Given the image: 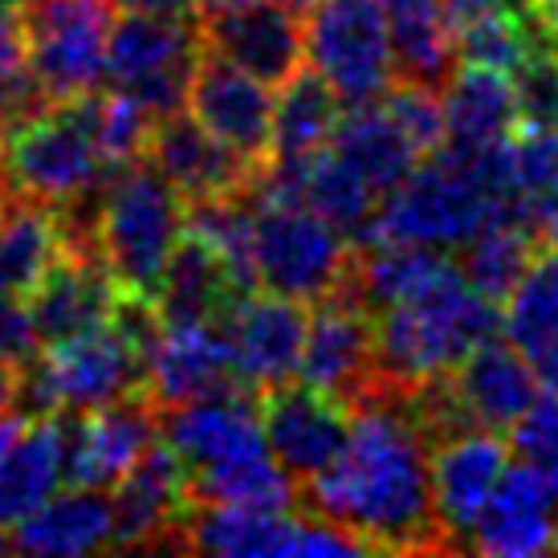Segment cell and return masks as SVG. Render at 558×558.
<instances>
[{
    "mask_svg": "<svg viewBox=\"0 0 558 558\" xmlns=\"http://www.w3.org/2000/svg\"><path fill=\"white\" fill-rule=\"evenodd\" d=\"M513 184L518 201L558 180V126H518L513 131Z\"/></svg>",
    "mask_w": 558,
    "mask_h": 558,
    "instance_id": "cell-41",
    "label": "cell"
},
{
    "mask_svg": "<svg viewBox=\"0 0 558 558\" xmlns=\"http://www.w3.org/2000/svg\"><path fill=\"white\" fill-rule=\"evenodd\" d=\"M265 445L298 485L330 469L347 449L351 436V408L311 384H278L257 396Z\"/></svg>",
    "mask_w": 558,
    "mask_h": 558,
    "instance_id": "cell-12",
    "label": "cell"
},
{
    "mask_svg": "<svg viewBox=\"0 0 558 558\" xmlns=\"http://www.w3.org/2000/svg\"><path fill=\"white\" fill-rule=\"evenodd\" d=\"M530 9L538 16V25H543L546 49L558 58V0H530Z\"/></svg>",
    "mask_w": 558,
    "mask_h": 558,
    "instance_id": "cell-48",
    "label": "cell"
},
{
    "mask_svg": "<svg viewBox=\"0 0 558 558\" xmlns=\"http://www.w3.org/2000/svg\"><path fill=\"white\" fill-rule=\"evenodd\" d=\"M13 550L21 555H94L114 546V510L102 489L74 485L70 494L41 501L37 510L16 522Z\"/></svg>",
    "mask_w": 558,
    "mask_h": 558,
    "instance_id": "cell-28",
    "label": "cell"
},
{
    "mask_svg": "<svg viewBox=\"0 0 558 558\" xmlns=\"http://www.w3.org/2000/svg\"><path fill=\"white\" fill-rule=\"evenodd\" d=\"M143 159L187 204L248 192L253 175H257V163L236 156L229 143H220L208 126H201L184 110L151 119V131H147V143H143Z\"/></svg>",
    "mask_w": 558,
    "mask_h": 558,
    "instance_id": "cell-16",
    "label": "cell"
},
{
    "mask_svg": "<svg viewBox=\"0 0 558 558\" xmlns=\"http://www.w3.org/2000/svg\"><path fill=\"white\" fill-rule=\"evenodd\" d=\"M538 241L530 236V229L522 220H497L489 229H481L461 253V269H465L469 286L489 302H506L513 294V286L522 281V274L530 269V262L538 257Z\"/></svg>",
    "mask_w": 558,
    "mask_h": 558,
    "instance_id": "cell-35",
    "label": "cell"
},
{
    "mask_svg": "<svg viewBox=\"0 0 558 558\" xmlns=\"http://www.w3.org/2000/svg\"><path fill=\"white\" fill-rule=\"evenodd\" d=\"M119 298H123V286L94 248L65 245V253L49 265V274L33 286L25 302L37 326V342L53 347V342L110 326Z\"/></svg>",
    "mask_w": 558,
    "mask_h": 558,
    "instance_id": "cell-17",
    "label": "cell"
},
{
    "mask_svg": "<svg viewBox=\"0 0 558 558\" xmlns=\"http://www.w3.org/2000/svg\"><path fill=\"white\" fill-rule=\"evenodd\" d=\"M518 220L530 229V236L543 248H558V180L546 187H534L518 201Z\"/></svg>",
    "mask_w": 558,
    "mask_h": 558,
    "instance_id": "cell-44",
    "label": "cell"
},
{
    "mask_svg": "<svg viewBox=\"0 0 558 558\" xmlns=\"http://www.w3.org/2000/svg\"><path fill=\"white\" fill-rule=\"evenodd\" d=\"M342 114V98L335 86L314 70L298 65L278 86L274 98V156L269 159H306L323 151Z\"/></svg>",
    "mask_w": 558,
    "mask_h": 558,
    "instance_id": "cell-32",
    "label": "cell"
},
{
    "mask_svg": "<svg viewBox=\"0 0 558 558\" xmlns=\"http://www.w3.org/2000/svg\"><path fill=\"white\" fill-rule=\"evenodd\" d=\"M298 375L302 384L355 408L375 384V314L342 294L314 302Z\"/></svg>",
    "mask_w": 558,
    "mask_h": 558,
    "instance_id": "cell-15",
    "label": "cell"
},
{
    "mask_svg": "<svg viewBox=\"0 0 558 558\" xmlns=\"http://www.w3.org/2000/svg\"><path fill=\"white\" fill-rule=\"evenodd\" d=\"M4 550H13V546H9V534H4V526H0V555H4Z\"/></svg>",
    "mask_w": 558,
    "mask_h": 558,
    "instance_id": "cell-53",
    "label": "cell"
},
{
    "mask_svg": "<svg viewBox=\"0 0 558 558\" xmlns=\"http://www.w3.org/2000/svg\"><path fill=\"white\" fill-rule=\"evenodd\" d=\"M21 428H25V416H21V412H9V416H0V457H4V449L13 445L16 436H21Z\"/></svg>",
    "mask_w": 558,
    "mask_h": 558,
    "instance_id": "cell-50",
    "label": "cell"
},
{
    "mask_svg": "<svg viewBox=\"0 0 558 558\" xmlns=\"http://www.w3.org/2000/svg\"><path fill=\"white\" fill-rule=\"evenodd\" d=\"M90 119H94V140H98V151L107 163L123 168L131 159H143V143H147V131H151V114L143 102H135L126 90L107 94L90 90Z\"/></svg>",
    "mask_w": 558,
    "mask_h": 558,
    "instance_id": "cell-38",
    "label": "cell"
},
{
    "mask_svg": "<svg viewBox=\"0 0 558 558\" xmlns=\"http://www.w3.org/2000/svg\"><path fill=\"white\" fill-rule=\"evenodd\" d=\"M555 550H558V538H555Z\"/></svg>",
    "mask_w": 558,
    "mask_h": 558,
    "instance_id": "cell-54",
    "label": "cell"
},
{
    "mask_svg": "<svg viewBox=\"0 0 558 558\" xmlns=\"http://www.w3.org/2000/svg\"><path fill=\"white\" fill-rule=\"evenodd\" d=\"M473 550L494 558H530L555 550L558 538V494L534 465H506L473 526Z\"/></svg>",
    "mask_w": 558,
    "mask_h": 558,
    "instance_id": "cell-20",
    "label": "cell"
},
{
    "mask_svg": "<svg viewBox=\"0 0 558 558\" xmlns=\"http://www.w3.org/2000/svg\"><path fill=\"white\" fill-rule=\"evenodd\" d=\"M187 501L286 513L298 506V481L274 461V452H253L220 465L187 469Z\"/></svg>",
    "mask_w": 558,
    "mask_h": 558,
    "instance_id": "cell-33",
    "label": "cell"
},
{
    "mask_svg": "<svg viewBox=\"0 0 558 558\" xmlns=\"http://www.w3.org/2000/svg\"><path fill=\"white\" fill-rule=\"evenodd\" d=\"M501 323V306L481 298L465 269L445 257L416 294L375 314V379L416 391L497 339Z\"/></svg>",
    "mask_w": 558,
    "mask_h": 558,
    "instance_id": "cell-2",
    "label": "cell"
},
{
    "mask_svg": "<svg viewBox=\"0 0 558 558\" xmlns=\"http://www.w3.org/2000/svg\"><path fill=\"white\" fill-rule=\"evenodd\" d=\"M201 58L196 16L126 13L107 41V82L147 107L151 119L187 107L192 65Z\"/></svg>",
    "mask_w": 558,
    "mask_h": 558,
    "instance_id": "cell-9",
    "label": "cell"
},
{
    "mask_svg": "<svg viewBox=\"0 0 558 558\" xmlns=\"http://www.w3.org/2000/svg\"><path fill=\"white\" fill-rule=\"evenodd\" d=\"M126 13H163V16H196L201 0H114Z\"/></svg>",
    "mask_w": 558,
    "mask_h": 558,
    "instance_id": "cell-47",
    "label": "cell"
},
{
    "mask_svg": "<svg viewBox=\"0 0 558 558\" xmlns=\"http://www.w3.org/2000/svg\"><path fill=\"white\" fill-rule=\"evenodd\" d=\"M241 388L229 359V342L213 323H184L163 326L159 342L143 367V391L159 412H171L180 403L220 396ZM245 391V388H241Z\"/></svg>",
    "mask_w": 558,
    "mask_h": 558,
    "instance_id": "cell-22",
    "label": "cell"
},
{
    "mask_svg": "<svg viewBox=\"0 0 558 558\" xmlns=\"http://www.w3.org/2000/svg\"><path fill=\"white\" fill-rule=\"evenodd\" d=\"M13 400H16V363L0 359V416L13 412Z\"/></svg>",
    "mask_w": 558,
    "mask_h": 558,
    "instance_id": "cell-49",
    "label": "cell"
},
{
    "mask_svg": "<svg viewBox=\"0 0 558 558\" xmlns=\"http://www.w3.org/2000/svg\"><path fill=\"white\" fill-rule=\"evenodd\" d=\"M497 220H518V201L497 196L477 175L469 151L440 147L428 163L384 196L375 213L367 245H424V248H465L481 229Z\"/></svg>",
    "mask_w": 558,
    "mask_h": 558,
    "instance_id": "cell-3",
    "label": "cell"
},
{
    "mask_svg": "<svg viewBox=\"0 0 558 558\" xmlns=\"http://www.w3.org/2000/svg\"><path fill=\"white\" fill-rule=\"evenodd\" d=\"M159 433L171 449L184 457L187 469L220 465V461H236V457H253V452H269L257 420V396L233 388L220 396H204V400L180 403L163 412Z\"/></svg>",
    "mask_w": 558,
    "mask_h": 558,
    "instance_id": "cell-24",
    "label": "cell"
},
{
    "mask_svg": "<svg viewBox=\"0 0 558 558\" xmlns=\"http://www.w3.org/2000/svg\"><path fill=\"white\" fill-rule=\"evenodd\" d=\"M513 4H530V0H440V13L449 21L452 41H457V29H465L473 21L489 13H501V9H513Z\"/></svg>",
    "mask_w": 558,
    "mask_h": 558,
    "instance_id": "cell-45",
    "label": "cell"
},
{
    "mask_svg": "<svg viewBox=\"0 0 558 558\" xmlns=\"http://www.w3.org/2000/svg\"><path fill=\"white\" fill-rule=\"evenodd\" d=\"M65 477V424L58 416L25 420V428L0 457V526L13 530Z\"/></svg>",
    "mask_w": 558,
    "mask_h": 558,
    "instance_id": "cell-29",
    "label": "cell"
},
{
    "mask_svg": "<svg viewBox=\"0 0 558 558\" xmlns=\"http://www.w3.org/2000/svg\"><path fill=\"white\" fill-rule=\"evenodd\" d=\"M518 110L522 126H558V58L550 49H538L518 74Z\"/></svg>",
    "mask_w": 558,
    "mask_h": 558,
    "instance_id": "cell-42",
    "label": "cell"
},
{
    "mask_svg": "<svg viewBox=\"0 0 558 558\" xmlns=\"http://www.w3.org/2000/svg\"><path fill=\"white\" fill-rule=\"evenodd\" d=\"M388 114L403 126V135L416 143L420 156H433L445 147V107H440V90H428L420 82L391 78V86L379 98Z\"/></svg>",
    "mask_w": 558,
    "mask_h": 558,
    "instance_id": "cell-39",
    "label": "cell"
},
{
    "mask_svg": "<svg viewBox=\"0 0 558 558\" xmlns=\"http://www.w3.org/2000/svg\"><path fill=\"white\" fill-rule=\"evenodd\" d=\"M245 290H236L233 274L225 269L213 248L204 245L201 236H192L184 229L175 253L163 265V278L156 290V306L163 314V323L184 326V323H213L225 318V311L233 306V298Z\"/></svg>",
    "mask_w": 558,
    "mask_h": 558,
    "instance_id": "cell-30",
    "label": "cell"
},
{
    "mask_svg": "<svg viewBox=\"0 0 558 558\" xmlns=\"http://www.w3.org/2000/svg\"><path fill=\"white\" fill-rule=\"evenodd\" d=\"M25 0H0V13H21Z\"/></svg>",
    "mask_w": 558,
    "mask_h": 558,
    "instance_id": "cell-52",
    "label": "cell"
},
{
    "mask_svg": "<svg viewBox=\"0 0 558 558\" xmlns=\"http://www.w3.org/2000/svg\"><path fill=\"white\" fill-rule=\"evenodd\" d=\"M306 204H311L318 217L330 220L351 241V248H363L367 236H372L375 213H379L384 201L330 147H323L306 163Z\"/></svg>",
    "mask_w": 558,
    "mask_h": 558,
    "instance_id": "cell-34",
    "label": "cell"
},
{
    "mask_svg": "<svg viewBox=\"0 0 558 558\" xmlns=\"http://www.w3.org/2000/svg\"><path fill=\"white\" fill-rule=\"evenodd\" d=\"M355 248L311 204H262L253 217L257 286L294 302H323L342 286Z\"/></svg>",
    "mask_w": 558,
    "mask_h": 558,
    "instance_id": "cell-6",
    "label": "cell"
},
{
    "mask_svg": "<svg viewBox=\"0 0 558 558\" xmlns=\"http://www.w3.org/2000/svg\"><path fill=\"white\" fill-rule=\"evenodd\" d=\"M506 465H510V449L501 433H489V428H465V433L440 436L428 445L436 513H440V526L449 534L452 550H461L473 534Z\"/></svg>",
    "mask_w": 558,
    "mask_h": 558,
    "instance_id": "cell-18",
    "label": "cell"
},
{
    "mask_svg": "<svg viewBox=\"0 0 558 558\" xmlns=\"http://www.w3.org/2000/svg\"><path fill=\"white\" fill-rule=\"evenodd\" d=\"M506 339L526 351L534 342L558 339V248H538L522 281L506 298Z\"/></svg>",
    "mask_w": 558,
    "mask_h": 558,
    "instance_id": "cell-37",
    "label": "cell"
},
{
    "mask_svg": "<svg viewBox=\"0 0 558 558\" xmlns=\"http://www.w3.org/2000/svg\"><path fill=\"white\" fill-rule=\"evenodd\" d=\"M119 550H163L187 510V465L168 440H151L110 497Z\"/></svg>",
    "mask_w": 558,
    "mask_h": 558,
    "instance_id": "cell-19",
    "label": "cell"
},
{
    "mask_svg": "<svg viewBox=\"0 0 558 558\" xmlns=\"http://www.w3.org/2000/svg\"><path fill=\"white\" fill-rule=\"evenodd\" d=\"M0 159L16 196L49 208H78L107 184L114 163L94 140L90 94L70 102H46L0 131Z\"/></svg>",
    "mask_w": 558,
    "mask_h": 558,
    "instance_id": "cell-5",
    "label": "cell"
},
{
    "mask_svg": "<svg viewBox=\"0 0 558 558\" xmlns=\"http://www.w3.org/2000/svg\"><path fill=\"white\" fill-rule=\"evenodd\" d=\"M201 46L229 58L265 86H281L306 65V4L302 0H236L201 9Z\"/></svg>",
    "mask_w": 558,
    "mask_h": 558,
    "instance_id": "cell-10",
    "label": "cell"
},
{
    "mask_svg": "<svg viewBox=\"0 0 558 558\" xmlns=\"http://www.w3.org/2000/svg\"><path fill=\"white\" fill-rule=\"evenodd\" d=\"M253 217L257 208L245 201V192L236 196H213V201L187 204L184 229L201 236L204 245L217 253L225 269L233 274L236 290H257V269H253Z\"/></svg>",
    "mask_w": 558,
    "mask_h": 558,
    "instance_id": "cell-36",
    "label": "cell"
},
{
    "mask_svg": "<svg viewBox=\"0 0 558 558\" xmlns=\"http://www.w3.org/2000/svg\"><path fill=\"white\" fill-rule=\"evenodd\" d=\"M13 196H16V192L9 187V180L0 175V217H4V208H9V201H13Z\"/></svg>",
    "mask_w": 558,
    "mask_h": 558,
    "instance_id": "cell-51",
    "label": "cell"
},
{
    "mask_svg": "<svg viewBox=\"0 0 558 558\" xmlns=\"http://www.w3.org/2000/svg\"><path fill=\"white\" fill-rule=\"evenodd\" d=\"M326 147L355 171L379 201L388 192H396L416 171L420 159H424L416 151V143L403 135V126L388 114L384 102H363V107L342 110L339 126H335V135H330Z\"/></svg>",
    "mask_w": 558,
    "mask_h": 558,
    "instance_id": "cell-27",
    "label": "cell"
},
{
    "mask_svg": "<svg viewBox=\"0 0 558 558\" xmlns=\"http://www.w3.org/2000/svg\"><path fill=\"white\" fill-rule=\"evenodd\" d=\"M187 114L257 168L274 156V98L265 82L204 46L187 82Z\"/></svg>",
    "mask_w": 558,
    "mask_h": 558,
    "instance_id": "cell-14",
    "label": "cell"
},
{
    "mask_svg": "<svg viewBox=\"0 0 558 558\" xmlns=\"http://www.w3.org/2000/svg\"><path fill=\"white\" fill-rule=\"evenodd\" d=\"M65 253L62 208L13 196L0 217V290L29 298L49 265Z\"/></svg>",
    "mask_w": 558,
    "mask_h": 558,
    "instance_id": "cell-31",
    "label": "cell"
},
{
    "mask_svg": "<svg viewBox=\"0 0 558 558\" xmlns=\"http://www.w3.org/2000/svg\"><path fill=\"white\" fill-rule=\"evenodd\" d=\"M306 323H311V311L306 302H294V298L269 294V290L265 294L248 290L233 298L217 330L229 342L233 375L248 396H262L294 379L302 347H306Z\"/></svg>",
    "mask_w": 558,
    "mask_h": 558,
    "instance_id": "cell-11",
    "label": "cell"
},
{
    "mask_svg": "<svg viewBox=\"0 0 558 558\" xmlns=\"http://www.w3.org/2000/svg\"><path fill=\"white\" fill-rule=\"evenodd\" d=\"M114 0H25L21 37L46 102H70L107 78V41Z\"/></svg>",
    "mask_w": 558,
    "mask_h": 558,
    "instance_id": "cell-7",
    "label": "cell"
},
{
    "mask_svg": "<svg viewBox=\"0 0 558 558\" xmlns=\"http://www.w3.org/2000/svg\"><path fill=\"white\" fill-rule=\"evenodd\" d=\"M412 391L375 379L351 408L347 449L330 469L298 485L318 518L351 530L372 555L452 550L440 526L428 469V436L412 416Z\"/></svg>",
    "mask_w": 558,
    "mask_h": 558,
    "instance_id": "cell-1",
    "label": "cell"
},
{
    "mask_svg": "<svg viewBox=\"0 0 558 558\" xmlns=\"http://www.w3.org/2000/svg\"><path fill=\"white\" fill-rule=\"evenodd\" d=\"M510 433H513V452L526 465L538 469L558 494V391L538 396Z\"/></svg>",
    "mask_w": 558,
    "mask_h": 558,
    "instance_id": "cell-40",
    "label": "cell"
},
{
    "mask_svg": "<svg viewBox=\"0 0 558 558\" xmlns=\"http://www.w3.org/2000/svg\"><path fill=\"white\" fill-rule=\"evenodd\" d=\"M306 62L323 74L342 107L379 102L396 78L391 25L379 0H311Z\"/></svg>",
    "mask_w": 558,
    "mask_h": 558,
    "instance_id": "cell-8",
    "label": "cell"
},
{
    "mask_svg": "<svg viewBox=\"0 0 558 558\" xmlns=\"http://www.w3.org/2000/svg\"><path fill=\"white\" fill-rule=\"evenodd\" d=\"M306 518L290 510H245V506H196L187 501L171 530L168 550H204L220 558H274L298 555V534Z\"/></svg>",
    "mask_w": 558,
    "mask_h": 558,
    "instance_id": "cell-25",
    "label": "cell"
},
{
    "mask_svg": "<svg viewBox=\"0 0 558 558\" xmlns=\"http://www.w3.org/2000/svg\"><path fill=\"white\" fill-rule=\"evenodd\" d=\"M159 412L147 391H131L123 400L62 416L65 424V481L86 489H110L140 461L147 445L159 440Z\"/></svg>",
    "mask_w": 558,
    "mask_h": 558,
    "instance_id": "cell-13",
    "label": "cell"
},
{
    "mask_svg": "<svg viewBox=\"0 0 558 558\" xmlns=\"http://www.w3.org/2000/svg\"><path fill=\"white\" fill-rule=\"evenodd\" d=\"M37 326H33L29 302L21 294H9L0 290V359L4 363H29L37 355Z\"/></svg>",
    "mask_w": 558,
    "mask_h": 558,
    "instance_id": "cell-43",
    "label": "cell"
},
{
    "mask_svg": "<svg viewBox=\"0 0 558 558\" xmlns=\"http://www.w3.org/2000/svg\"><path fill=\"white\" fill-rule=\"evenodd\" d=\"M184 217L187 201L147 159L110 171L94 201V241L123 290L156 298L163 265L184 236Z\"/></svg>",
    "mask_w": 558,
    "mask_h": 558,
    "instance_id": "cell-4",
    "label": "cell"
},
{
    "mask_svg": "<svg viewBox=\"0 0 558 558\" xmlns=\"http://www.w3.org/2000/svg\"><path fill=\"white\" fill-rule=\"evenodd\" d=\"M49 388L62 403V412H90L102 403H114L143 391V363L110 326L46 347L37 355Z\"/></svg>",
    "mask_w": 558,
    "mask_h": 558,
    "instance_id": "cell-21",
    "label": "cell"
},
{
    "mask_svg": "<svg viewBox=\"0 0 558 558\" xmlns=\"http://www.w3.org/2000/svg\"><path fill=\"white\" fill-rule=\"evenodd\" d=\"M522 355L530 359V367H534V375H538V384H543L546 391H558V339L534 342V347H526Z\"/></svg>",
    "mask_w": 558,
    "mask_h": 558,
    "instance_id": "cell-46",
    "label": "cell"
},
{
    "mask_svg": "<svg viewBox=\"0 0 558 558\" xmlns=\"http://www.w3.org/2000/svg\"><path fill=\"white\" fill-rule=\"evenodd\" d=\"M440 107H445V143L465 151L510 140L522 126L513 74L489 65L457 62L449 82L440 86Z\"/></svg>",
    "mask_w": 558,
    "mask_h": 558,
    "instance_id": "cell-26",
    "label": "cell"
},
{
    "mask_svg": "<svg viewBox=\"0 0 558 558\" xmlns=\"http://www.w3.org/2000/svg\"><path fill=\"white\" fill-rule=\"evenodd\" d=\"M449 388L469 428L510 433L530 412V403L538 400L543 384L530 367V359L513 342L489 339L452 367Z\"/></svg>",
    "mask_w": 558,
    "mask_h": 558,
    "instance_id": "cell-23",
    "label": "cell"
}]
</instances>
